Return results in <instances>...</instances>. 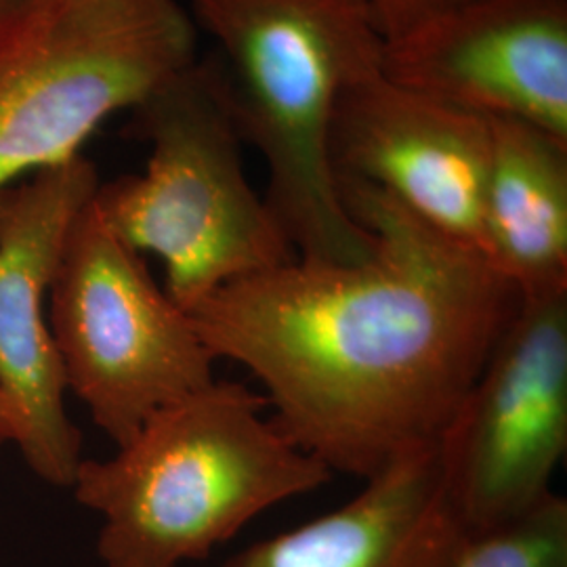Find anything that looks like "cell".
I'll use <instances>...</instances> for the list:
<instances>
[{"label": "cell", "mask_w": 567, "mask_h": 567, "mask_svg": "<svg viewBox=\"0 0 567 567\" xmlns=\"http://www.w3.org/2000/svg\"><path fill=\"white\" fill-rule=\"evenodd\" d=\"M468 538L437 446L365 480L341 507L243 548L219 567H450Z\"/></svg>", "instance_id": "11"}, {"label": "cell", "mask_w": 567, "mask_h": 567, "mask_svg": "<svg viewBox=\"0 0 567 567\" xmlns=\"http://www.w3.org/2000/svg\"><path fill=\"white\" fill-rule=\"evenodd\" d=\"M182 0H21L0 16V189L68 163L196 58Z\"/></svg>", "instance_id": "5"}, {"label": "cell", "mask_w": 567, "mask_h": 567, "mask_svg": "<svg viewBox=\"0 0 567 567\" xmlns=\"http://www.w3.org/2000/svg\"><path fill=\"white\" fill-rule=\"evenodd\" d=\"M389 81L567 142V0H463L385 42Z\"/></svg>", "instance_id": "9"}, {"label": "cell", "mask_w": 567, "mask_h": 567, "mask_svg": "<svg viewBox=\"0 0 567 567\" xmlns=\"http://www.w3.org/2000/svg\"><path fill=\"white\" fill-rule=\"evenodd\" d=\"M339 189L374 238L364 261L297 257L187 313L217 360L261 383L297 446L365 482L440 446L519 292L383 192L349 179Z\"/></svg>", "instance_id": "1"}, {"label": "cell", "mask_w": 567, "mask_h": 567, "mask_svg": "<svg viewBox=\"0 0 567 567\" xmlns=\"http://www.w3.org/2000/svg\"><path fill=\"white\" fill-rule=\"evenodd\" d=\"M49 292L65 389L116 446L215 381L217 358L189 313L103 224L93 198L68 234Z\"/></svg>", "instance_id": "6"}, {"label": "cell", "mask_w": 567, "mask_h": 567, "mask_svg": "<svg viewBox=\"0 0 567 567\" xmlns=\"http://www.w3.org/2000/svg\"><path fill=\"white\" fill-rule=\"evenodd\" d=\"M385 42L398 41L421 23L463 0H365Z\"/></svg>", "instance_id": "14"}, {"label": "cell", "mask_w": 567, "mask_h": 567, "mask_svg": "<svg viewBox=\"0 0 567 567\" xmlns=\"http://www.w3.org/2000/svg\"><path fill=\"white\" fill-rule=\"evenodd\" d=\"M489 154V121L389 81L383 70L344 93L330 131L337 182L383 192L480 255Z\"/></svg>", "instance_id": "10"}, {"label": "cell", "mask_w": 567, "mask_h": 567, "mask_svg": "<svg viewBox=\"0 0 567 567\" xmlns=\"http://www.w3.org/2000/svg\"><path fill=\"white\" fill-rule=\"evenodd\" d=\"M217 51L243 143L267 164L265 203L299 259L360 264L372 234L341 198L330 131L344 93L383 70L385 39L365 0H189Z\"/></svg>", "instance_id": "2"}, {"label": "cell", "mask_w": 567, "mask_h": 567, "mask_svg": "<svg viewBox=\"0 0 567 567\" xmlns=\"http://www.w3.org/2000/svg\"><path fill=\"white\" fill-rule=\"evenodd\" d=\"M128 114L124 133L150 145L145 173L100 183L93 206L118 240L163 261L164 290L175 303L189 311L227 284L297 259L246 177L213 53Z\"/></svg>", "instance_id": "4"}, {"label": "cell", "mask_w": 567, "mask_h": 567, "mask_svg": "<svg viewBox=\"0 0 567 567\" xmlns=\"http://www.w3.org/2000/svg\"><path fill=\"white\" fill-rule=\"evenodd\" d=\"M21 0H0V16L2 13H7V11H11L13 7H18Z\"/></svg>", "instance_id": "16"}, {"label": "cell", "mask_w": 567, "mask_h": 567, "mask_svg": "<svg viewBox=\"0 0 567 567\" xmlns=\"http://www.w3.org/2000/svg\"><path fill=\"white\" fill-rule=\"evenodd\" d=\"M100 183L95 164L81 154L0 189V393L23 461L58 487L72 486L84 456L42 305L68 234Z\"/></svg>", "instance_id": "8"}, {"label": "cell", "mask_w": 567, "mask_h": 567, "mask_svg": "<svg viewBox=\"0 0 567 567\" xmlns=\"http://www.w3.org/2000/svg\"><path fill=\"white\" fill-rule=\"evenodd\" d=\"M330 480L267 416L264 393L215 379L150 416L114 456L82 458L70 489L102 517L103 567H183Z\"/></svg>", "instance_id": "3"}, {"label": "cell", "mask_w": 567, "mask_h": 567, "mask_svg": "<svg viewBox=\"0 0 567 567\" xmlns=\"http://www.w3.org/2000/svg\"><path fill=\"white\" fill-rule=\"evenodd\" d=\"M566 450L567 290L519 295L440 442L466 534H487L540 507Z\"/></svg>", "instance_id": "7"}, {"label": "cell", "mask_w": 567, "mask_h": 567, "mask_svg": "<svg viewBox=\"0 0 567 567\" xmlns=\"http://www.w3.org/2000/svg\"><path fill=\"white\" fill-rule=\"evenodd\" d=\"M16 437V425H13V416L9 412V405L4 402L2 393H0V446L7 442H13Z\"/></svg>", "instance_id": "15"}, {"label": "cell", "mask_w": 567, "mask_h": 567, "mask_svg": "<svg viewBox=\"0 0 567 567\" xmlns=\"http://www.w3.org/2000/svg\"><path fill=\"white\" fill-rule=\"evenodd\" d=\"M484 255L519 295L567 290V142L489 121Z\"/></svg>", "instance_id": "12"}, {"label": "cell", "mask_w": 567, "mask_h": 567, "mask_svg": "<svg viewBox=\"0 0 567 567\" xmlns=\"http://www.w3.org/2000/svg\"><path fill=\"white\" fill-rule=\"evenodd\" d=\"M450 567H567V501L553 492L526 517L471 536Z\"/></svg>", "instance_id": "13"}]
</instances>
